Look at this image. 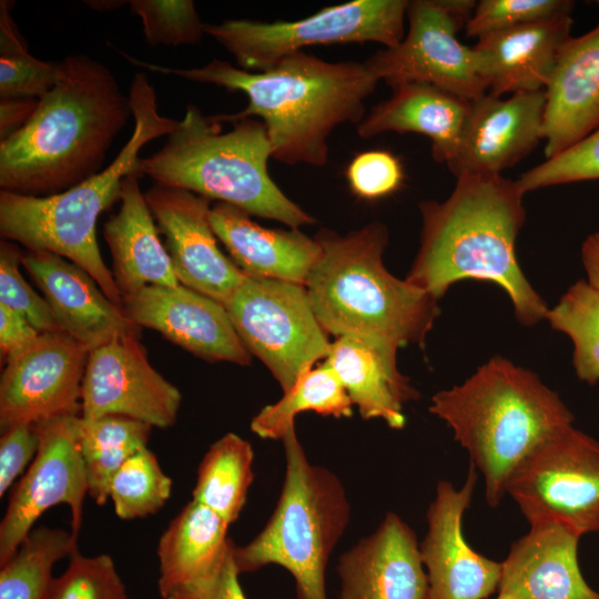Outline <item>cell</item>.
<instances>
[{
    "mask_svg": "<svg viewBox=\"0 0 599 599\" xmlns=\"http://www.w3.org/2000/svg\"><path fill=\"white\" fill-rule=\"evenodd\" d=\"M122 52L133 64L153 72L245 93L246 108L212 118L220 123L260 119L268 134L272 159L286 165H326L331 133L364 119L365 100L379 82L364 62H328L305 51L263 72L245 71L219 59L189 69L163 67Z\"/></svg>",
    "mask_w": 599,
    "mask_h": 599,
    "instance_id": "cell-1",
    "label": "cell"
},
{
    "mask_svg": "<svg viewBox=\"0 0 599 599\" xmlns=\"http://www.w3.org/2000/svg\"><path fill=\"white\" fill-rule=\"evenodd\" d=\"M525 194L501 174H461L445 201H422L420 245L405 280L437 301L459 281L490 282L507 293L521 325L546 319L549 308L516 256Z\"/></svg>",
    "mask_w": 599,
    "mask_h": 599,
    "instance_id": "cell-2",
    "label": "cell"
},
{
    "mask_svg": "<svg viewBox=\"0 0 599 599\" xmlns=\"http://www.w3.org/2000/svg\"><path fill=\"white\" fill-rule=\"evenodd\" d=\"M132 110L112 72L85 54L61 61L55 87L19 131L0 141V187L49 196L101 172Z\"/></svg>",
    "mask_w": 599,
    "mask_h": 599,
    "instance_id": "cell-3",
    "label": "cell"
},
{
    "mask_svg": "<svg viewBox=\"0 0 599 599\" xmlns=\"http://www.w3.org/2000/svg\"><path fill=\"white\" fill-rule=\"evenodd\" d=\"M321 254L305 287L327 334L368 339L398 349L424 346L440 309L426 291L385 267L388 229L379 222L341 235L321 230Z\"/></svg>",
    "mask_w": 599,
    "mask_h": 599,
    "instance_id": "cell-4",
    "label": "cell"
},
{
    "mask_svg": "<svg viewBox=\"0 0 599 599\" xmlns=\"http://www.w3.org/2000/svg\"><path fill=\"white\" fill-rule=\"evenodd\" d=\"M129 99L134 128L116 158L104 170L58 194L33 196L0 192V234L28 251L60 255L82 267L118 306L123 298L97 241L99 216L120 200L122 182L140 174V151L170 135L179 121L160 114L155 90L143 72L134 74Z\"/></svg>",
    "mask_w": 599,
    "mask_h": 599,
    "instance_id": "cell-5",
    "label": "cell"
},
{
    "mask_svg": "<svg viewBox=\"0 0 599 599\" xmlns=\"http://www.w3.org/2000/svg\"><path fill=\"white\" fill-rule=\"evenodd\" d=\"M429 412L453 430L483 475L485 498L495 508L509 476L547 436L573 424L559 395L531 370L496 356L459 385L432 397Z\"/></svg>",
    "mask_w": 599,
    "mask_h": 599,
    "instance_id": "cell-6",
    "label": "cell"
},
{
    "mask_svg": "<svg viewBox=\"0 0 599 599\" xmlns=\"http://www.w3.org/2000/svg\"><path fill=\"white\" fill-rule=\"evenodd\" d=\"M231 123L223 132L220 122L187 104L163 148L141 159L140 174L294 230L314 223L270 176L272 146L264 123L256 118Z\"/></svg>",
    "mask_w": 599,
    "mask_h": 599,
    "instance_id": "cell-7",
    "label": "cell"
},
{
    "mask_svg": "<svg viewBox=\"0 0 599 599\" xmlns=\"http://www.w3.org/2000/svg\"><path fill=\"white\" fill-rule=\"evenodd\" d=\"M285 477L268 521L248 544H233L238 573L267 565L286 569L297 599H327L326 568L351 519V505L339 478L312 464L292 427L282 438Z\"/></svg>",
    "mask_w": 599,
    "mask_h": 599,
    "instance_id": "cell-8",
    "label": "cell"
},
{
    "mask_svg": "<svg viewBox=\"0 0 599 599\" xmlns=\"http://www.w3.org/2000/svg\"><path fill=\"white\" fill-rule=\"evenodd\" d=\"M408 4L406 0H354L295 21L205 23V34L226 49L238 68L263 72L311 45L375 42L395 47L405 37Z\"/></svg>",
    "mask_w": 599,
    "mask_h": 599,
    "instance_id": "cell-9",
    "label": "cell"
},
{
    "mask_svg": "<svg viewBox=\"0 0 599 599\" xmlns=\"http://www.w3.org/2000/svg\"><path fill=\"white\" fill-rule=\"evenodd\" d=\"M506 495L530 526L599 532V440L573 425L555 430L514 469Z\"/></svg>",
    "mask_w": 599,
    "mask_h": 599,
    "instance_id": "cell-10",
    "label": "cell"
},
{
    "mask_svg": "<svg viewBox=\"0 0 599 599\" xmlns=\"http://www.w3.org/2000/svg\"><path fill=\"white\" fill-rule=\"evenodd\" d=\"M224 306L246 349L266 365L283 393L329 354L332 343L304 284L247 276Z\"/></svg>",
    "mask_w": 599,
    "mask_h": 599,
    "instance_id": "cell-11",
    "label": "cell"
},
{
    "mask_svg": "<svg viewBox=\"0 0 599 599\" xmlns=\"http://www.w3.org/2000/svg\"><path fill=\"white\" fill-rule=\"evenodd\" d=\"M476 1L414 0L407 9L408 31L395 47L364 61L378 81L392 89L405 83H427L469 101L488 91L473 47L456 37L468 22Z\"/></svg>",
    "mask_w": 599,
    "mask_h": 599,
    "instance_id": "cell-12",
    "label": "cell"
},
{
    "mask_svg": "<svg viewBox=\"0 0 599 599\" xmlns=\"http://www.w3.org/2000/svg\"><path fill=\"white\" fill-rule=\"evenodd\" d=\"M38 453L17 484L0 524V565L16 552L37 519L49 508L71 509V531L78 537L88 480L80 451L81 415L71 414L33 424Z\"/></svg>",
    "mask_w": 599,
    "mask_h": 599,
    "instance_id": "cell-13",
    "label": "cell"
},
{
    "mask_svg": "<svg viewBox=\"0 0 599 599\" xmlns=\"http://www.w3.org/2000/svg\"><path fill=\"white\" fill-rule=\"evenodd\" d=\"M89 351L63 331L40 333L4 364L0 429L81 412Z\"/></svg>",
    "mask_w": 599,
    "mask_h": 599,
    "instance_id": "cell-14",
    "label": "cell"
},
{
    "mask_svg": "<svg viewBox=\"0 0 599 599\" xmlns=\"http://www.w3.org/2000/svg\"><path fill=\"white\" fill-rule=\"evenodd\" d=\"M180 390L149 362L139 336L118 337L89 353L81 392V418L130 417L151 427L174 425Z\"/></svg>",
    "mask_w": 599,
    "mask_h": 599,
    "instance_id": "cell-15",
    "label": "cell"
},
{
    "mask_svg": "<svg viewBox=\"0 0 599 599\" xmlns=\"http://www.w3.org/2000/svg\"><path fill=\"white\" fill-rule=\"evenodd\" d=\"M144 196L179 283L225 305L247 275L219 248L210 200L159 183Z\"/></svg>",
    "mask_w": 599,
    "mask_h": 599,
    "instance_id": "cell-16",
    "label": "cell"
},
{
    "mask_svg": "<svg viewBox=\"0 0 599 599\" xmlns=\"http://www.w3.org/2000/svg\"><path fill=\"white\" fill-rule=\"evenodd\" d=\"M477 469L470 463L464 485L457 489L446 480L436 487L427 512V532L419 544L428 579V599H486L498 591L501 562L475 551L463 531L470 507Z\"/></svg>",
    "mask_w": 599,
    "mask_h": 599,
    "instance_id": "cell-17",
    "label": "cell"
},
{
    "mask_svg": "<svg viewBox=\"0 0 599 599\" xmlns=\"http://www.w3.org/2000/svg\"><path fill=\"white\" fill-rule=\"evenodd\" d=\"M122 309L135 325L161 333L185 351L209 362L248 365L244 346L225 306L180 284L149 285L123 297Z\"/></svg>",
    "mask_w": 599,
    "mask_h": 599,
    "instance_id": "cell-18",
    "label": "cell"
},
{
    "mask_svg": "<svg viewBox=\"0 0 599 599\" xmlns=\"http://www.w3.org/2000/svg\"><path fill=\"white\" fill-rule=\"evenodd\" d=\"M545 90L518 92L505 100L486 93L470 101L448 169L455 176L501 174L545 140Z\"/></svg>",
    "mask_w": 599,
    "mask_h": 599,
    "instance_id": "cell-19",
    "label": "cell"
},
{
    "mask_svg": "<svg viewBox=\"0 0 599 599\" xmlns=\"http://www.w3.org/2000/svg\"><path fill=\"white\" fill-rule=\"evenodd\" d=\"M21 264L43 293L58 328L89 352L118 337L139 336L141 327L79 265L44 251L22 253Z\"/></svg>",
    "mask_w": 599,
    "mask_h": 599,
    "instance_id": "cell-20",
    "label": "cell"
},
{
    "mask_svg": "<svg viewBox=\"0 0 599 599\" xmlns=\"http://www.w3.org/2000/svg\"><path fill=\"white\" fill-rule=\"evenodd\" d=\"M339 599H428V579L414 530L395 512L337 562Z\"/></svg>",
    "mask_w": 599,
    "mask_h": 599,
    "instance_id": "cell-21",
    "label": "cell"
},
{
    "mask_svg": "<svg viewBox=\"0 0 599 599\" xmlns=\"http://www.w3.org/2000/svg\"><path fill=\"white\" fill-rule=\"evenodd\" d=\"M545 93V155L550 159L599 128V23L564 43Z\"/></svg>",
    "mask_w": 599,
    "mask_h": 599,
    "instance_id": "cell-22",
    "label": "cell"
},
{
    "mask_svg": "<svg viewBox=\"0 0 599 599\" xmlns=\"http://www.w3.org/2000/svg\"><path fill=\"white\" fill-rule=\"evenodd\" d=\"M580 538L560 525L530 526L501 562L498 593L511 599H599L580 570Z\"/></svg>",
    "mask_w": 599,
    "mask_h": 599,
    "instance_id": "cell-23",
    "label": "cell"
},
{
    "mask_svg": "<svg viewBox=\"0 0 599 599\" xmlns=\"http://www.w3.org/2000/svg\"><path fill=\"white\" fill-rule=\"evenodd\" d=\"M571 14L518 26L478 39L473 47L487 93L500 98L505 93L545 90L557 55L571 37Z\"/></svg>",
    "mask_w": 599,
    "mask_h": 599,
    "instance_id": "cell-24",
    "label": "cell"
},
{
    "mask_svg": "<svg viewBox=\"0 0 599 599\" xmlns=\"http://www.w3.org/2000/svg\"><path fill=\"white\" fill-rule=\"evenodd\" d=\"M210 223L232 261L247 276L305 285L321 254L314 237L294 229L263 227L247 212L227 203L217 202L211 207Z\"/></svg>",
    "mask_w": 599,
    "mask_h": 599,
    "instance_id": "cell-25",
    "label": "cell"
},
{
    "mask_svg": "<svg viewBox=\"0 0 599 599\" xmlns=\"http://www.w3.org/2000/svg\"><path fill=\"white\" fill-rule=\"evenodd\" d=\"M392 90L356 125L358 136L419 133L430 140L433 159L448 165L457 154L470 101L427 83H405Z\"/></svg>",
    "mask_w": 599,
    "mask_h": 599,
    "instance_id": "cell-26",
    "label": "cell"
},
{
    "mask_svg": "<svg viewBox=\"0 0 599 599\" xmlns=\"http://www.w3.org/2000/svg\"><path fill=\"white\" fill-rule=\"evenodd\" d=\"M397 351L368 339L342 336L325 359L364 419H382L393 429L405 426L404 406L417 390L397 367Z\"/></svg>",
    "mask_w": 599,
    "mask_h": 599,
    "instance_id": "cell-27",
    "label": "cell"
},
{
    "mask_svg": "<svg viewBox=\"0 0 599 599\" xmlns=\"http://www.w3.org/2000/svg\"><path fill=\"white\" fill-rule=\"evenodd\" d=\"M139 177L132 174L123 180L120 209L105 222L103 232L122 298L149 285H180Z\"/></svg>",
    "mask_w": 599,
    "mask_h": 599,
    "instance_id": "cell-28",
    "label": "cell"
},
{
    "mask_svg": "<svg viewBox=\"0 0 599 599\" xmlns=\"http://www.w3.org/2000/svg\"><path fill=\"white\" fill-rule=\"evenodd\" d=\"M230 524L195 500L189 501L162 534L158 545L162 597L174 587L212 575L229 556Z\"/></svg>",
    "mask_w": 599,
    "mask_h": 599,
    "instance_id": "cell-29",
    "label": "cell"
},
{
    "mask_svg": "<svg viewBox=\"0 0 599 599\" xmlns=\"http://www.w3.org/2000/svg\"><path fill=\"white\" fill-rule=\"evenodd\" d=\"M251 444L227 433L211 445L197 469L192 499L205 505L229 524L234 522L254 479Z\"/></svg>",
    "mask_w": 599,
    "mask_h": 599,
    "instance_id": "cell-30",
    "label": "cell"
},
{
    "mask_svg": "<svg viewBox=\"0 0 599 599\" xmlns=\"http://www.w3.org/2000/svg\"><path fill=\"white\" fill-rule=\"evenodd\" d=\"M151 428L145 423L120 415L94 420L81 418L80 451L88 494L97 505L106 504L111 480L124 461L148 447Z\"/></svg>",
    "mask_w": 599,
    "mask_h": 599,
    "instance_id": "cell-31",
    "label": "cell"
},
{
    "mask_svg": "<svg viewBox=\"0 0 599 599\" xmlns=\"http://www.w3.org/2000/svg\"><path fill=\"white\" fill-rule=\"evenodd\" d=\"M353 403L338 377L325 361L306 373L276 403L263 407L253 417L251 429L261 438L282 439L295 426V416L315 412L335 418L351 417Z\"/></svg>",
    "mask_w": 599,
    "mask_h": 599,
    "instance_id": "cell-32",
    "label": "cell"
},
{
    "mask_svg": "<svg viewBox=\"0 0 599 599\" xmlns=\"http://www.w3.org/2000/svg\"><path fill=\"white\" fill-rule=\"evenodd\" d=\"M72 531L32 528L16 552L0 565V599H45L55 562L77 550Z\"/></svg>",
    "mask_w": 599,
    "mask_h": 599,
    "instance_id": "cell-33",
    "label": "cell"
},
{
    "mask_svg": "<svg viewBox=\"0 0 599 599\" xmlns=\"http://www.w3.org/2000/svg\"><path fill=\"white\" fill-rule=\"evenodd\" d=\"M546 319L572 342V365L577 377L599 382V290L586 280L573 283L549 308Z\"/></svg>",
    "mask_w": 599,
    "mask_h": 599,
    "instance_id": "cell-34",
    "label": "cell"
},
{
    "mask_svg": "<svg viewBox=\"0 0 599 599\" xmlns=\"http://www.w3.org/2000/svg\"><path fill=\"white\" fill-rule=\"evenodd\" d=\"M13 6L0 2V98L41 99L58 83L61 62L42 61L29 52L11 16Z\"/></svg>",
    "mask_w": 599,
    "mask_h": 599,
    "instance_id": "cell-35",
    "label": "cell"
},
{
    "mask_svg": "<svg viewBox=\"0 0 599 599\" xmlns=\"http://www.w3.org/2000/svg\"><path fill=\"white\" fill-rule=\"evenodd\" d=\"M171 478L156 456L144 447L130 456L114 474L109 489L115 514L129 520L156 514L170 498Z\"/></svg>",
    "mask_w": 599,
    "mask_h": 599,
    "instance_id": "cell-36",
    "label": "cell"
},
{
    "mask_svg": "<svg viewBox=\"0 0 599 599\" xmlns=\"http://www.w3.org/2000/svg\"><path fill=\"white\" fill-rule=\"evenodd\" d=\"M45 599H130L125 586L108 555L70 556L65 571L54 578Z\"/></svg>",
    "mask_w": 599,
    "mask_h": 599,
    "instance_id": "cell-37",
    "label": "cell"
},
{
    "mask_svg": "<svg viewBox=\"0 0 599 599\" xmlns=\"http://www.w3.org/2000/svg\"><path fill=\"white\" fill-rule=\"evenodd\" d=\"M129 6L140 17L151 45L195 44L205 34L192 0H131Z\"/></svg>",
    "mask_w": 599,
    "mask_h": 599,
    "instance_id": "cell-38",
    "label": "cell"
},
{
    "mask_svg": "<svg viewBox=\"0 0 599 599\" xmlns=\"http://www.w3.org/2000/svg\"><path fill=\"white\" fill-rule=\"evenodd\" d=\"M570 0H481L476 3L465 31L469 38H481L518 26L571 14Z\"/></svg>",
    "mask_w": 599,
    "mask_h": 599,
    "instance_id": "cell-39",
    "label": "cell"
},
{
    "mask_svg": "<svg viewBox=\"0 0 599 599\" xmlns=\"http://www.w3.org/2000/svg\"><path fill=\"white\" fill-rule=\"evenodd\" d=\"M591 180H599V128L564 152L522 173L517 182L527 193Z\"/></svg>",
    "mask_w": 599,
    "mask_h": 599,
    "instance_id": "cell-40",
    "label": "cell"
},
{
    "mask_svg": "<svg viewBox=\"0 0 599 599\" xmlns=\"http://www.w3.org/2000/svg\"><path fill=\"white\" fill-rule=\"evenodd\" d=\"M22 252L10 241L0 245V304L23 315L39 332L58 331L49 303L40 296L20 273Z\"/></svg>",
    "mask_w": 599,
    "mask_h": 599,
    "instance_id": "cell-41",
    "label": "cell"
},
{
    "mask_svg": "<svg viewBox=\"0 0 599 599\" xmlns=\"http://www.w3.org/2000/svg\"><path fill=\"white\" fill-rule=\"evenodd\" d=\"M346 177L352 191L362 199L376 200L397 191L404 181L399 160L387 151L357 154L348 164Z\"/></svg>",
    "mask_w": 599,
    "mask_h": 599,
    "instance_id": "cell-42",
    "label": "cell"
},
{
    "mask_svg": "<svg viewBox=\"0 0 599 599\" xmlns=\"http://www.w3.org/2000/svg\"><path fill=\"white\" fill-rule=\"evenodd\" d=\"M39 448L33 424H17L1 432L0 438V496L2 497Z\"/></svg>",
    "mask_w": 599,
    "mask_h": 599,
    "instance_id": "cell-43",
    "label": "cell"
},
{
    "mask_svg": "<svg viewBox=\"0 0 599 599\" xmlns=\"http://www.w3.org/2000/svg\"><path fill=\"white\" fill-rule=\"evenodd\" d=\"M234 544V542H233ZM233 547V545H232ZM232 557V548L224 562L209 577L169 590L162 599H246Z\"/></svg>",
    "mask_w": 599,
    "mask_h": 599,
    "instance_id": "cell-44",
    "label": "cell"
},
{
    "mask_svg": "<svg viewBox=\"0 0 599 599\" xmlns=\"http://www.w3.org/2000/svg\"><path fill=\"white\" fill-rule=\"evenodd\" d=\"M39 332L20 313L0 304V355L2 364L24 349Z\"/></svg>",
    "mask_w": 599,
    "mask_h": 599,
    "instance_id": "cell-45",
    "label": "cell"
},
{
    "mask_svg": "<svg viewBox=\"0 0 599 599\" xmlns=\"http://www.w3.org/2000/svg\"><path fill=\"white\" fill-rule=\"evenodd\" d=\"M38 103L39 99L34 98H0V141L24 126Z\"/></svg>",
    "mask_w": 599,
    "mask_h": 599,
    "instance_id": "cell-46",
    "label": "cell"
},
{
    "mask_svg": "<svg viewBox=\"0 0 599 599\" xmlns=\"http://www.w3.org/2000/svg\"><path fill=\"white\" fill-rule=\"evenodd\" d=\"M581 261L587 275L586 281L599 290V230L583 241Z\"/></svg>",
    "mask_w": 599,
    "mask_h": 599,
    "instance_id": "cell-47",
    "label": "cell"
},
{
    "mask_svg": "<svg viewBox=\"0 0 599 599\" xmlns=\"http://www.w3.org/2000/svg\"><path fill=\"white\" fill-rule=\"evenodd\" d=\"M85 3L97 11H109L116 9L122 6V3H128L123 1H85Z\"/></svg>",
    "mask_w": 599,
    "mask_h": 599,
    "instance_id": "cell-48",
    "label": "cell"
},
{
    "mask_svg": "<svg viewBox=\"0 0 599 599\" xmlns=\"http://www.w3.org/2000/svg\"><path fill=\"white\" fill-rule=\"evenodd\" d=\"M496 599H511V598H509L508 596L498 593Z\"/></svg>",
    "mask_w": 599,
    "mask_h": 599,
    "instance_id": "cell-49",
    "label": "cell"
}]
</instances>
